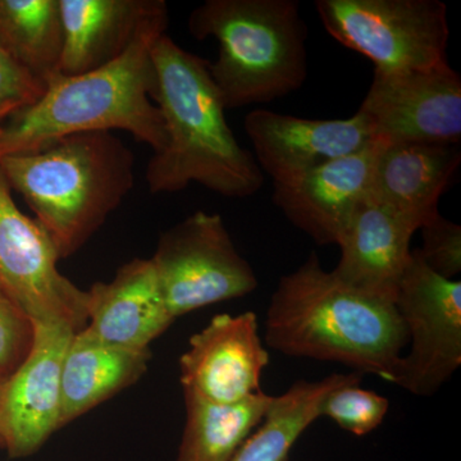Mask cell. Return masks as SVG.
<instances>
[{"label":"cell","mask_w":461,"mask_h":461,"mask_svg":"<svg viewBox=\"0 0 461 461\" xmlns=\"http://www.w3.org/2000/svg\"><path fill=\"white\" fill-rule=\"evenodd\" d=\"M151 57L156 72L151 100L165 121L167 142L149 160V191L172 194L199 184L226 198L256 195L264 184L263 171L227 123L208 60L182 50L167 33L154 44Z\"/></svg>","instance_id":"1"},{"label":"cell","mask_w":461,"mask_h":461,"mask_svg":"<svg viewBox=\"0 0 461 461\" xmlns=\"http://www.w3.org/2000/svg\"><path fill=\"white\" fill-rule=\"evenodd\" d=\"M409 338L391 303L348 286L312 253L269 302L266 344L293 357L344 364L395 384Z\"/></svg>","instance_id":"2"},{"label":"cell","mask_w":461,"mask_h":461,"mask_svg":"<svg viewBox=\"0 0 461 461\" xmlns=\"http://www.w3.org/2000/svg\"><path fill=\"white\" fill-rule=\"evenodd\" d=\"M169 25L168 5L149 17L122 56L83 75L51 76L44 93L0 124V158L29 153L66 136L122 130L154 153L166 147L165 121L151 100L153 47Z\"/></svg>","instance_id":"3"},{"label":"cell","mask_w":461,"mask_h":461,"mask_svg":"<svg viewBox=\"0 0 461 461\" xmlns=\"http://www.w3.org/2000/svg\"><path fill=\"white\" fill-rule=\"evenodd\" d=\"M135 158L113 132L66 136L0 158V172L50 235L60 259L74 256L133 187Z\"/></svg>","instance_id":"4"},{"label":"cell","mask_w":461,"mask_h":461,"mask_svg":"<svg viewBox=\"0 0 461 461\" xmlns=\"http://www.w3.org/2000/svg\"><path fill=\"white\" fill-rule=\"evenodd\" d=\"M187 29L196 41L218 42L209 74L226 111L285 98L308 77V27L297 0H206Z\"/></svg>","instance_id":"5"},{"label":"cell","mask_w":461,"mask_h":461,"mask_svg":"<svg viewBox=\"0 0 461 461\" xmlns=\"http://www.w3.org/2000/svg\"><path fill=\"white\" fill-rule=\"evenodd\" d=\"M326 32L375 71H420L447 62V7L439 0H317Z\"/></svg>","instance_id":"6"},{"label":"cell","mask_w":461,"mask_h":461,"mask_svg":"<svg viewBox=\"0 0 461 461\" xmlns=\"http://www.w3.org/2000/svg\"><path fill=\"white\" fill-rule=\"evenodd\" d=\"M173 317L254 293L253 267L230 239L220 214L195 212L160 235L150 258Z\"/></svg>","instance_id":"7"},{"label":"cell","mask_w":461,"mask_h":461,"mask_svg":"<svg viewBox=\"0 0 461 461\" xmlns=\"http://www.w3.org/2000/svg\"><path fill=\"white\" fill-rule=\"evenodd\" d=\"M393 304L411 345L395 384L415 396L435 395L461 366V282L437 275L414 249Z\"/></svg>","instance_id":"8"},{"label":"cell","mask_w":461,"mask_h":461,"mask_svg":"<svg viewBox=\"0 0 461 461\" xmlns=\"http://www.w3.org/2000/svg\"><path fill=\"white\" fill-rule=\"evenodd\" d=\"M59 260L50 235L18 208L0 172V288L32 321L78 333L87 324V293L60 273Z\"/></svg>","instance_id":"9"},{"label":"cell","mask_w":461,"mask_h":461,"mask_svg":"<svg viewBox=\"0 0 461 461\" xmlns=\"http://www.w3.org/2000/svg\"><path fill=\"white\" fill-rule=\"evenodd\" d=\"M357 113L373 141L459 145L460 75L448 62L420 71H375Z\"/></svg>","instance_id":"10"},{"label":"cell","mask_w":461,"mask_h":461,"mask_svg":"<svg viewBox=\"0 0 461 461\" xmlns=\"http://www.w3.org/2000/svg\"><path fill=\"white\" fill-rule=\"evenodd\" d=\"M32 350L0 386V447L29 456L60 429L62 366L76 333L65 324L33 321Z\"/></svg>","instance_id":"11"},{"label":"cell","mask_w":461,"mask_h":461,"mask_svg":"<svg viewBox=\"0 0 461 461\" xmlns=\"http://www.w3.org/2000/svg\"><path fill=\"white\" fill-rule=\"evenodd\" d=\"M269 353L254 312L220 314L190 339L180 359L184 391L215 403H235L262 393Z\"/></svg>","instance_id":"12"},{"label":"cell","mask_w":461,"mask_h":461,"mask_svg":"<svg viewBox=\"0 0 461 461\" xmlns=\"http://www.w3.org/2000/svg\"><path fill=\"white\" fill-rule=\"evenodd\" d=\"M245 131L258 166L273 184L295 180L373 141L368 123L357 112L345 120H306L256 109L245 117Z\"/></svg>","instance_id":"13"},{"label":"cell","mask_w":461,"mask_h":461,"mask_svg":"<svg viewBox=\"0 0 461 461\" xmlns=\"http://www.w3.org/2000/svg\"><path fill=\"white\" fill-rule=\"evenodd\" d=\"M378 150L379 142L372 141L295 180L273 184V203L318 245H338L357 209L371 199Z\"/></svg>","instance_id":"14"},{"label":"cell","mask_w":461,"mask_h":461,"mask_svg":"<svg viewBox=\"0 0 461 461\" xmlns=\"http://www.w3.org/2000/svg\"><path fill=\"white\" fill-rule=\"evenodd\" d=\"M417 230L420 226L405 215L366 200L339 240L341 257L332 272L364 295L393 304Z\"/></svg>","instance_id":"15"},{"label":"cell","mask_w":461,"mask_h":461,"mask_svg":"<svg viewBox=\"0 0 461 461\" xmlns=\"http://www.w3.org/2000/svg\"><path fill=\"white\" fill-rule=\"evenodd\" d=\"M86 293L84 330L112 348L147 351L175 321L150 259L123 264L113 280L96 282Z\"/></svg>","instance_id":"16"},{"label":"cell","mask_w":461,"mask_h":461,"mask_svg":"<svg viewBox=\"0 0 461 461\" xmlns=\"http://www.w3.org/2000/svg\"><path fill=\"white\" fill-rule=\"evenodd\" d=\"M460 163L459 145L379 142L371 198L405 215L420 230L439 214V198Z\"/></svg>","instance_id":"17"},{"label":"cell","mask_w":461,"mask_h":461,"mask_svg":"<svg viewBox=\"0 0 461 461\" xmlns=\"http://www.w3.org/2000/svg\"><path fill=\"white\" fill-rule=\"evenodd\" d=\"M165 0H59V74L83 75L118 59Z\"/></svg>","instance_id":"18"},{"label":"cell","mask_w":461,"mask_h":461,"mask_svg":"<svg viewBox=\"0 0 461 461\" xmlns=\"http://www.w3.org/2000/svg\"><path fill=\"white\" fill-rule=\"evenodd\" d=\"M150 357V350L112 348L84 330L76 333L63 360L60 429L138 382Z\"/></svg>","instance_id":"19"},{"label":"cell","mask_w":461,"mask_h":461,"mask_svg":"<svg viewBox=\"0 0 461 461\" xmlns=\"http://www.w3.org/2000/svg\"><path fill=\"white\" fill-rule=\"evenodd\" d=\"M186 423L176 461H230L264 420L273 396L215 403L184 391Z\"/></svg>","instance_id":"20"},{"label":"cell","mask_w":461,"mask_h":461,"mask_svg":"<svg viewBox=\"0 0 461 461\" xmlns=\"http://www.w3.org/2000/svg\"><path fill=\"white\" fill-rule=\"evenodd\" d=\"M362 379V375H330L321 381H297L286 393L273 396L262 423L230 461H288L299 437L320 418L321 400L333 388Z\"/></svg>","instance_id":"21"},{"label":"cell","mask_w":461,"mask_h":461,"mask_svg":"<svg viewBox=\"0 0 461 461\" xmlns=\"http://www.w3.org/2000/svg\"><path fill=\"white\" fill-rule=\"evenodd\" d=\"M0 42L18 65L45 85L59 74V0H0Z\"/></svg>","instance_id":"22"},{"label":"cell","mask_w":461,"mask_h":461,"mask_svg":"<svg viewBox=\"0 0 461 461\" xmlns=\"http://www.w3.org/2000/svg\"><path fill=\"white\" fill-rule=\"evenodd\" d=\"M362 379L348 382L330 390L320 406V418H330L355 436H366L381 426L390 402L375 391L359 387Z\"/></svg>","instance_id":"23"},{"label":"cell","mask_w":461,"mask_h":461,"mask_svg":"<svg viewBox=\"0 0 461 461\" xmlns=\"http://www.w3.org/2000/svg\"><path fill=\"white\" fill-rule=\"evenodd\" d=\"M33 335L32 318L0 288V386L26 359Z\"/></svg>","instance_id":"24"},{"label":"cell","mask_w":461,"mask_h":461,"mask_svg":"<svg viewBox=\"0 0 461 461\" xmlns=\"http://www.w3.org/2000/svg\"><path fill=\"white\" fill-rule=\"evenodd\" d=\"M423 245L417 248L429 269L441 277L454 280L461 272V229L459 224L436 215L421 227Z\"/></svg>","instance_id":"25"},{"label":"cell","mask_w":461,"mask_h":461,"mask_svg":"<svg viewBox=\"0 0 461 461\" xmlns=\"http://www.w3.org/2000/svg\"><path fill=\"white\" fill-rule=\"evenodd\" d=\"M45 85L18 65L0 42V124L33 104Z\"/></svg>","instance_id":"26"}]
</instances>
